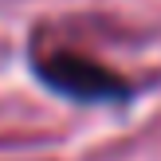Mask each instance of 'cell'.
Returning a JSON list of instances; mask_svg holds the SVG:
<instances>
[{
    "label": "cell",
    "mask_w": 161,
    "mask_h": 161,
    "mask_svg": "<svg viewBox=\"0 0 161 161\" xmlns=\"http://www.w3.org/2000/svg\"><path fill=\"white\" fill-rule=\"evenodd\" d=\"M36 75L43 79V86L59 91L63 98L75 102H126L130 98V83L114 71H106L102 63L86 59L79 51H47L31 59Z\"/></svg>",
    "instance_id": "6da1fadb"
}]
</instances>
